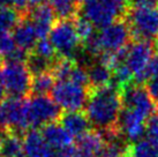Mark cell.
<instances>
[{"instance_id": "obj_1", "label": "cell", "mask_w": 158, "mask_h": 157, "mask_svg": "<svg viewBox=\"0 0 158 157\" xmlns=\"http://www.w3.org/2000/svg\"><path fill=\"white\" fill-rule=\"evenodd\" d=\"M123 110L121 92L114 84L91 89L85 104V116L90 125L102 133L119 131V118Z\"/></svg>"}, {"instance_id": "obj_2", "label": "cell", "mask_w": 158, "mask_h": 157, "mask_svg": "<svg viewBox=\"0 0 158 157\" xmlns=\"http://www.w3.org/2000/svg\"><path fill=\"white\" fill-rule=\"evenodd\" d=\"M131 37L127 22L121 20L102 28L98 34L84 44V48L90 56L98 58L101 54L115 53L128 46Z\"/></svg>"}, {"instance_id": "obj_3", "label": "cell", "mask_w": 158, "mask_h": 157, "mask_svg": "<svg viewBox=\"0 0 158 157\" xmlns=\"http://www.w3.org/2000/svg\"><path fill=\"white\" fill-rule=\"evenodd\" d=\"M129 12V0H89L83 2L82 16L95 27L104 28L127 16Z\"/></svg>"}, {"instance_id": "obj_4", "label": "cell", "mask_w": 158, "mask_h": 157, "mask_svg": "<svg viewBox=\"0 0 158 157\" xmlns=\"http://www.w3.org/2000/svg\"><path fill=\"white\" fill-rule=\"evenodd\" d=\"M31 72L27 64L7 61L0 68V86L13 97H23L31 92Z\"/></svg>"}, {"instance_id": "obj_5", "label": "cell", "mask_w": 158, "mask_h": 157, "mask_svg": "<svg viewBox=\"0 0 158 157\" xmlns=\"http://www.w3.org/2000/svg\"><path fill=\"white\" fill-rule=\"evenodd\" d=\"M155 45L151 40H134L127 48L125 64L137 84L149 81V66L154 58Z\"/></svg>"}, {"instance_id": "obj_6", "label": "cell", "mask_w": 158, "mask_h": 157, "mask_svg": "<svg viewBox=\"0 0 158 157\" xmlns=\"http://www.w3.org/2000/svg\"><path fill=\"white\" fill-rule=\"evenodd\" d=\"M52 100L66 112L80 111L89 100L91 88L70 80L58 81L52 89Z\"/></svg>"}, {"instance_id": "obj_7", "label": "cell", "mask_w": 158, "mask_h": 157, "mask_svg": "<svg viewBox=\"0 0 158 157\" xmlns=\"http://www.w3.org/2000/svg\"><path fill=\"white\" fill-rule=\"evenodd\" d=\"M127 24L135 40H151L158 38V8L133 7L127 14Z\"/></svg>"}, {"instance_id": "obj_8", "label": "cell", "mask_w": 158, "mask_h": 157, "mask_svg": "<svg viewBox=\"0 0 158 157\" xmlns=\"http://www.w3.org/2000/svg\"><path fill=\"white\" fill-rule=\"evenodd\" d=\"M50 42L60 58L73 59L81 43L74 22L70 19H59L50 31Z\"/></svg>"}, {"instance_id": "obj_9", "label": "cell", "mask_w": 158, "mask_h": 157, "mask_svg": "<svg viewBox=\"0 0 158 157\" xmlns=\"http://www.w3.org/2000/svg\"><path fill=\"white\" fill-rule=\"evenodd\" d=\"M29 127L27 102L20 97L10 96L0 103V128L2 132L20 134Z\"/></svg>"}, {"instance_id": "obj_10", "label": "cell", "mask_w": 158, "mask_h": 157, "mask_svg": "<svg viewBox=\"0 0 158 157\" xmlns=\"http://www.w3.org/2000/svg\"><path fill=\"white\" fill-rule=\"evenodd\" d=\"M61 114L60 108L48 96H32L27 102L29 127H44L59 120Z\"/></svg>"}, {"instance_id": "obj_11", "label": "cell", "mask_w": 158, "mask_h": 157, "mask_svg": "<svg viewBox=\"0 0 158 157\" xmlns=\"http://www.w3.org/2000/svg\"><path fill=\"white\" fill-rule=\"evenodd\" d=\"M121 97L123 108L137 111L148 119L158 111L156 102L152 100L147 87H143L142 84L133 83L128 86L121 90Z\"/></svg>"}, {"instance_id": "obj_12", "label": "cell", "mask_w": 158, "mask_h": 157, "mask_svg": "<svg viewBox=\"0 0 158 157\" xmlns=\"http://www.w3.org/2000/svg\"><path fill=\"white\" fill-rule=\"evenodd\" d=\"M148 120L149 119L140 112L123 106L118 128L127 142H136L145 133Z\"/></svg>"}, {"instance_id": "obj_13", "label": "cell", "mask_w": 158, "mask_h": 157, "mask_svg": "<svg viewBox=\"0 0 158 157\" xmlns=\"http://www.w3.org/2000/svg\"><path fill=\"white\" fill-rule=\"evenodd\" d=\"M56 13L52 7L48 4H40L37 7L30 11L29 20L31 21L32 26L35 27L37 36L42 38H46V36L50 35V31L56 23Z\"/></svg>"}, {"instance_id": "obj_14", "label": "cell", "mask_w": 158, "mask_h": 157, "mask_svg": "<svg viewBox=\"0 0 158 157\" xmlns=\"http://www.w3.org/2000/svg\"><path fill=\"white\" fill-rule=\"evenodd\" d=\"M105 144V138L99 131H89L77 138L75 146L77 157H98Z\"/></svg>"}, {"instance_id": "obj_15", "label": "cell", "mask_w": 158, "mask_h": 157, "mask_svg": "<svg viewBox=\"0 0 158 157\" xmlns=\"http://www.w3.org/2000/svg\"><path fill=\"white\" fill-rule=\"evenodd\" d=\"M23 153L27 157H54V151L46 143L42 132H27L23 138Z\"/></svg>"}, {"instance_id": "obj_16", "label": "cell", "mask_w": 158, "mask_h": 157, "mask_svg": "<svg viewBox=\"0 0 158 157\" xmlns=\"http://www.w3.org/2000/svg\"><path fill=\"white\" fill-rule=\"evenodd\" d=\"M42 135L53 151H59L72 147L73 136L59 124L52 122L44 126L42 129Z\"/></svg>"}, {"instance_id": "obj_17", "label": "cell", "mask_w": 158, "mask_h": 157, "mask_svg": "<svg viewBox=\"0 0 158 157\" xmlns=\"http://www.w3.org/2000/svg\"><path fill=\"white\" fill-rule=\"evenodd\" d=\"M13 38L15 44L18 45L19 49L23 51H34L36 44H37V32H36L35 27L29 19L22 18L18 26L15 27L13 32Z\"/></svg>"}, {"instance_id": "obj_18", "label": "cell", "mask_w": 158, "mask_h": 157, "mask_svg": "<svg viewBox=\"0 0 158 157\" xmlns=\"http://www.w3.org/2000/svg\"><path fill=\"white\" fill-rule=\"evenodd\" d=\"M60 125L66 129L73 138H80L81 135L89 132V122L88 118L84 113L80 111H72L65 112L60 117Z\"/></svg>"}, {"instance_id": "obj_19", "label": "cell", "mask_w": 158, "mask_h": 157, "mask_svg": "<svg viewBox=\"0 0 158 157\" xmlns=\"http://www.w3.org/2000/svg\"><path fill=\"white\" fill-rule=\"evenodd\" d=\"M89 86L91 89H99L113 84V72L109 66L103 64L97 59L96 62H92L87 68Z\"/></svg>"}, {"instance_id": "obj_20", "label": "cell", "mask_w": 158, "mask_h": 157, "mask_svg": "<svg viewBox=\"0 0 158 157\" xmlns=\"http://www.w3.org/2000/svg\"><path fill=\"white\" fill-rule=\"evenodd\" d=\"M23 154V140L14 132H2L0 135V157H18Z\"/></svg>"}, {"instance_id": "obj_21", "label": "cell", "mask_w": 158, "mask_h": 157, "mask_svg": "<svg viewBox=\"0 0 158 157\" xmlns=\"http://www.w3.org/2000/svg\"><path fill=\"white\" fill-rule=\"evenodd\" d=\"M54 80L56 78L51 70L34 75L31 82V92L34 94V96H46L48 92L52 91L56 84Z\"/></svg>"}, {"instance_id": "obj_22", "label": "cell", "mask_w": 158, "mask_h": 157, "mask_svg": "<svg viewBox=\"0 0 158 157\" xmlns=\"http://www.w3.org/2000/svg\"><path fill=\"white\" fill-rule=\"evenodd\" d=\"M57 16L60 19H72L77 15L79 0H46Z\"/></svg>"}, {"instance_id": "obj_23", "label": "cell", "mask_w": 158, "mask_h": 157, "mask_svg": "<svg viewBox=\"0 0 158 157\" xmlns=\"http://www.w3.org/2000/svg\"><path fill=\"white\" fill-rule=\"evenodd\" d=\"M128 157H158V146L149 140H139L129 146Z\"/></svg>"}, {"instance_id": "obj_24", "label": "cell", "mask_w": 158, "mask_h": 157, "mask_svg": "<svg viewBox=\"0 0 158 157\" xmlns=\"http://www.w3.org/2000/svg\"><path fill=\"white\" fill-rule=\"evenodd\" d=\"M22 14L13 7L0 9V32H9L22 20Z\"/></svg>"}, {"instance_id": "obj_25", "label": "cell", "mask_w": 158, "mask_h": 157, "mask_svg": "<svg viewBox=\"0 0 158 157\" xmlns=\"http://www.w3.org/2000/svg\"><path fill=\"white\" fill-rule=\"evenodd\" d=\"M75 28H76V31H77V35L80 37L81 43L83 42L85 44L96 35L95 34V26L89 20L83 18L82 15L77 16L76 20H75Z\"/></svg>"}, {"instance_id": "obj_26", "label": "cell", "mask_w": 158, "mask_h": 157, "mask_svg": "<svg viewBox=\"0 0 158 157\" xmlns=\"http://www.w3.org/2000/svg\"><path fill=\"white\" fill-rule=\"evenodd\" d=\"M56 49L53 48L52 43L50 39L42 38L37 42L35 49H34V54L38 57L43 58L45 60H48L51 62H54V54H56Z\"/></svg>"}, {"instance_id": "obj_27", "label": "cell", "mask_w": 158, "mask_h": 157, "mask_svg": "<svg viewBox=\"0 0 158 157\" xmlns=\"http://www.w3.org/2000/svg\"><path fill=\"white\" fill-rule=\"evenodd\" d=\"M13 36L9 32H0V57L8 58L16 50Z\"/></svg>"}, {"instance_id": "obj_28", "label": "cell", "mask_w": 158, "mask_h": 157, "mask_svg": "<svg viewBox=\"0 0 158 157\" xmlns=\"http://www.w3.org/2000/svg\"><path fill=\"white\" fill-rule=\"evenodd\" d=\"M9 1L13 8H15L22 15H26L27 12H30L42 4V0H9Z\"/></svg>"}, {"instance_id": "obj_29", "label": "cell", "mask_w": 158, "mask_h": 157, "mask_svg": "<svg viewBox=\"0 0 158 157\" xmlns=\"http://www.w3.org/2000/svg\"><path fill=\"white\" fill-rule=\"evenodd\" d=\"M145 133H147L148 140L158 146V112L149 118V120L147 122Z\"/></svg>"}, {"instance_id": "obj_30", "label": "cell", "mask_w": 158, "mask_h": 157, "mask_svg": "<svg viewBox=\"0 0 158 157\" xmlns=\"http://www.w3.org/2000/svg\"><path fill=\"white\" fill-rule=\"evenodd\" d=\"M147 89L158 106V78H150L147 84Z\"/></svg>"}, {"instance_id": "obj_31", "label": "cell", "mask_w": 158, "mask_h": 157, "mask_svg": "<svg viewBox=\"0 0 158 157\" xmlns=\"http://www.w3.org/2000/svg\"><path fill=\"white\" fill-rule=\"evenodd\" d=\"M149 78H158V53L155 54L149 66ZM149 78V80H150Z\"/></svg>"}, {"instance_id": "obj_32", "label": "cell", "mask_w": 158, "mask_h": 157, "mask_svg": "<svg viewBox=\"0 0 158 157\" xmlns=\"http://www.w3.org/2000/svg\"><path fill=\"white\" fill-rule=\"evenodd\" d=\"M133 7H155L158 0H132Z\"/></svg>"}, {"instance_id": "obj_33", "label": "cell", "mask_w": 158, "mask_h": 157, "mask_svg": "<svg viewBox=\"0 0 158 157\" xmlns=\"http://www.w3.org/2000/svg\"><path fill=\"white\" fill-rule=\"evenodd\" d=\"M9 5H10V1H9V0H0V9L9 7Z\"/></svg>"}, {"instance_id": "obj_34", "label": "cell", "mask_w": 158, "mask_h": 157, "mask_svg": "<svg viewBox=\"0 0 158 157\" xmlns=\"http://www.w3.org/2000/svg\"><path fill=\"white\" fill-rule=\"evenodd\" d=\"M4 92H5V90L2 89V87L0 86V103L2 102V98H4Z\"/></svg>"}, {"instance_id": "obj_35", "label": "cell", "mask_w": 158, "mask_h": 157, "mask_svg": "<svg viewBox=\"0 0 158 157\" xmlns=\"http://www.w3.org/2000/svg\"><path fill=\"white\" fill-rule=\"evenodd\" d=\"M18 157H27V156L24 155V153H23V154H21V155H19Z\"/></svg>"}, {"instance_id": "obj_36", "label": "cell", "mask_w": 158, "mask_h": 157, "mask_svg": "<svg viewBox=\"0 0 158 157\" xmlns=\"http://www.w3.org/2000/svg\"><path fill=\"white\" fill-rule=\"evenodd\" d=\"M82 2H87V1H89V0H81Z\"/></svg>"}, {"instance_id": "obj_37", "label": "cell", "mask_w": 158, "mask_h": 157, "mask_svg": "<svg viewBox=\"0 0 158 157\" xmlns=\"http://www.w3.org/2000/svg\"><path fill=\"white\" fill-rule=\"evenodd\" d=\"M0 68H1V59H0Z\"/></svg>"}, {"instance_id": "obj_38", "label": "cell", "mask_w": 158, "mask_h": 157, "mask_svg": "<svg viewBox=\"0 0 158 157\" xmlns=\"http://www.w3.org/2000/svg\"><path fill=\"white\" fill-rule=\"evenodd\" d=\"M76 157H77V156H76Z\"/></svg>"}]
</instances>
